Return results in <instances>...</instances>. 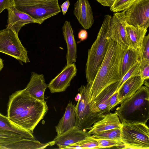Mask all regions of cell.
I'll return each instance as SVG.
<instances>
[{
    "instance_id": "obj_1",
    "label": "cell",
    "mask_w": 149,
    "mask_h": 149,
    "mask_svg": "<svg viewBox=\"0 0 149 149\" xmlns=\"http://www.w3.org/2000/svg\"><path fill=\"white\" fill-rule=\"evenodd\" d=\"M48 110L46 101L35 99L24 88L9 96L7 116L18 126L33 133Z\"/></svg>"
},
{
    "instance_id": "obj_2",
    "label": "cell",
    "mask_w": 149,
    "mask_h": 149,
    "mask_svg": "<svg viewBox=\"0 0 149 149\" xmlns=\"http://www.w3.org/2000/svg\"><path fill=\"white\" fill-rule=\"evenodd\" d=\"M124 50L109 39L105 56L92 84L88 86L90 101L94 100L107 87L121 80L120 64Z\"/></svg>"
},
{
    "instance_id": "obj_3",
    "label": "cell",
    "mask_w": 149,
    "mask_h": 149,
    "mask_svg": "<svg viewBox=\"0 0 149 149\" xmlns=\"http://www.w3.org/2000/svg\"><path fill=\"white\" fill-rule=\"evenodd\" d=\"M115 111L121 123L146 124L149 119V88L142 86Z\"/></svg>"
},
{
    "instance_id": "obj_4",
    "label": "cell",
    "mask_w": 149,
    "mask_h": 149,
    "mask_svg": "<svg viewBox=\"0 0 149 149\" xmlns=\"http://www.w3.org/2000/svg\"><path fill=\"white\" fill-rule=\"evenodd\" d=\"M111 17L109 15L104 16L96 39L88 51L85 72L88 86L92 84L107 52L109 42L108 31Z\"/></svg>"
},
{
    "instance_id": "obj_5",
    "label": "cell",
    "mask_w": 149,
    "mask_h": 149,
    "mask_svg": "<svg viewBox=\"0 0 149 149\" xmlns=\"http://www.w3.org/2000/svg\"><path fill=\"white\" fill-rule=\"evenodd\" d=\"M76 105L75 126L80 130H89L95 122L103 118L104 114L97 108L94 100L89 101L88 85H81L78 89Z\"/></svg>"
},
{
    "instance_id": "obj_6",
    "label": "cell",
    "mask_w": 149,
    "mask_h": 149,
    "mask_svg": "<svg viewBox=\"0 0 149 149\" xmlns=\"http://www.w3.org/2000/svg\"><path fill=\"white\" fill-rule=\"evenodd\" d=\"M15 7L42 23L61 12L58 0H13Z\"/></svg>"
},
{
    "instance_id": "obj_7",
    "label": "cell",
    "mask_w": 149,
    "mask_h": 149,
    "mask_svg": "<svg viewBox=\"0 0 149 149\" xmlns=\"http://www.w3.org/2000/svg\"><path fill=\"white\" fill-rule=\"evenodd\" d=\"M121 124L120 138L125 149H149V129L146 124Z\"/></svg>"
},
{
    "instance_id": "obj_8",
    "label": "cell",
    "mask_w": 149,
    "mask_h": 149,
    "mask_svg": "<svg viewBox=\"0 0 149 149\" xmlns=\"http://www.w3.org/2000/svg\"><path fill=\"white\" fill-rule=\"evenodd\" d=\"M17 34L6 28L0 31V52L13 57L20 62H30L26 49Z\"/></svg>"
},
{
    "instance_id": "obj_9",
    "label": "cell",
    "mask_w": 149,
    "mask_h": 149,
    "mask_svg": "<svg viewBox=\"0 0 149 149\" xmlns=\"http://www.w3.org/2000/svg\"><path fill=\"white\" fill-rule=\"evenodd\" d=\"M127 24L147 29L149 26V0H137L125 10Z\"/></svg>"
},
{
    "instance_id": "obj_10",
    "label": "cell",
    "mask_w": 149,
    "mask_h": 149,
    "mask_svg": "<svg viewBox=\"0 0 149 149\" xmlns=\"http://www.w3.org/2000/svg\"><path fill=\"white\" fill-rule=\"evenodd\" d=\"M127 23L125 10L115 13L111 16L109 24L108 36L125 49L130 47V44L125 26Z\"/></svg>"
},
{
    "instance_id": "obj_11",
    "label": "cell",
    "mask_w": 149,
    "mask_h": 149,
    "mask_svg": "<svg viewBox=\"0 0 149 149\" xmlns=\"http://www.w3.org/2000/svg\"><path fill=\"white\" fill-rule=\"evenodd\" d=\"M77 70L74 63L66 65L55 77L51 80L48 87L52 93L64 91L76 75Z\"/></svg>"
},
{
    "instance_id": "obj_12",
    "label": "cell",
    "mask_w": 149,
    "mask_h": 149,
    "mask_svg": "<svg viewBox=\"0 0 149 149\" xmlns=\"http://www.w3.org/2000/svg\"><path fill=\"white\" fill-rule=\"evenodd\" d=\"M29 139L15 133L0 130V149H29L31 145Z\"/></svg>"
},
{
    "instance_id": "obj_13",
    "label": "cell",
    "mask_w": 149,
    "mask_h": 149,
    "mask_svg": "<svg viewBox=\"0 0 149 149\" xmlns=\"http://www.w3.org/2000/svg\"><path fill=\"white\" fill-rule=\"evenodd\" d=\"M7 10L8 15L6 28L13 30L17 34L21 28L26 24L31 23L41 24L42 23L27 14L18 10L14 6Z\"/></svg>"
},
{
    "instance_id": "obj_14",
    "label": "cell",
    "mask_w": 149,
    "mask_h": 149,
    "mask_svg": "<svg viewBox=\"0 0 149 149\" xmlns=\"http://www.w3.org/2000/svg\"><path fill=\"white\" fill-rule=\"evenodd\" d=\"M91 134L88 132L80 130L75 126L62 134L56 136L54 141L59 148L83 141L90 137Z\"/></svg>"
},
{
    "instance_id": "obj_15",
    "label": "cell",
    "mask_w": 149,
    "mask_h": 149,
    "mask_svg": "<svg viewBox=\"0 0 149 149\" xmlns=\"http://www.w3.org/2000/svg\"><path fill=\"white\" fill-rule=\"evenodd\" d=\"M74 6L73 14L79 23L85 29H90L94 20L92 9L88 0H77Z\"/></svg>"
},
{
    "instance_id": "obj_16",
    "label": "cell",
    "mask_w": 149,
    "mask_h": 149,
    "mask_svg": "<svg viewBox=\"0 0 149 149\" xmlns=\"http://www.w3.org/2000/svg\"><path fill=\"white\" fill-rule=\"evenodd\" d=\"M47 87L43 75L32 72L30 81L25 89L35 99L45 102L44 93Z\"/></svg>"
},
{
    "instance_id": "obj_17",
    "label": "cell",
    "mask_w": 149,
    "mask_h": 149,
    "mask_svg": "<svg viewBox=\"0 0 149 149\" xmlns=\"http://www.w3.org/2000/svg\"><path fill=\"white\" fill-rule=\"evenodd\" d=\"M89 129L88 133L93 134L104 131L121 128L122 124L117 114L109 112L104 118L95 122Z\"/></svg>"
},
{
    "instance_id": "obj_18",
    "label": "cell",
    "mask_w": 149,
    "mask_h": 149,
    "mask_svg": "<svg viewBox=\"0 0 149 149\" xmlns=\"http://www.w3.org/2000/svg\"><path fill=\"white\" fill-rule=\"evenodd\" d=\"M63 34L67 46L66 55L67 65L76 62L77 58V45L72 29L70 22L65 21L62 27Z\"/></svg>"
},
{
    "instance_id": "obj_19",
    "label": "cell",
    "mask_w": 149,
    "mask_h": 149,
    "mask_svg": "<svg viewBox=\"0 0 149 149\" xmlns=\"http://www.w3.org/2000/svg\"><path fill=\"white\" fill-rule=\"evenodd\" d=\"M140 76L131 77L126 81L118 91L119 104L132 97L143 84Z\"/></svg>"
},
{
    "instance_id": "obj_20",
    "label": "cell",
    "mask_w": 149,
    "mask_h": 149,
    "mask_svg": "<svg viewBox=\"0 0 149 149\" xmlns=\"http://www.w3.org/2000/svg\"><path fill=\"white\" fill-rule=\"evenodd\" d=\"M76 105L70 102L65 109L63 117L55 127L57 136L60 135L75 126Z\"/></svg>"
},
{
    "instance_id": "obj_21",
    "label": "cell",
    "mask_w": 149,
    "mask_h": 149,
    "mask_svg": "<svg viewBox=\"0 0 149 149\" xmlns=\"http://www.w3.org/2000/svg\"><path fill=\"white\" fill-rule=\"evenodd\" d=\"M125 29L128 38L130 47L141 52L143 42L147 29L136 27L126 24Z\"/></svg>"
},
{
    "instance_id": "obj_22",
    "label": "cell",
    "mask_w": 149,
    "mask_h": 149,
    "mask_svg": "<svg viewBox=\"0 0 149 149\" xmlns=\"http://www.w3.org/2000/svg\"><path fill=\"white\" fill-rule=\"evenodd\" d=\"M119 81L107 87L94 100L97 108L104 114L110 112L108 109L109 99L112 95L116 91Z\"/></svg>"
},
{
    "instance_id": "obj_23",
    "label": "cell",
    "mask_w": 149,
    "mask_h": 149,
    "mask_svg": "<svg viewBox=\"0 0 149 149\" xmlns=\"http://www.w3.org/2000/svg\"><path fill=\"white\" fill-rule=\"evenodd\" d=\"M141 52L129 48L124 50L121 61L120 74L122 77L138 61H140Z\"/></svg>"
},
{
    "instance_id": "obj_24",
    "label": "cell",
    "mask_w": 149,
    "mask_h": 149,
    "mask_svg": "<svg viewBox=\"0 0 149 149\" xmlns=\"http://www.w3.org/2000/svg\"><path fill=\"white\" fill-rule=\"evenodd\" d=\"M0 130L17 133L25 137L35 139L33 133L18 126L6 116L0 113Z\"/></svg>"
},
{
    "instance_id": "obj_25",
    "label": "cell",
    "mask_w": 149,
    "mask_h": 149,
    "mask_svg": "<svg viewBox=\"0 0 149 149\" xmlns=\"http://www.w3.org/2000/svg\"><path fill=\"white\" fill-rule=\"evenodd\" d=\"M120 128L113 129L95 133L93 134L91 136L95 139L113 140L121 141L120 138Z\"/></svg>"
},
{
    "instance_id": "obj_26",
    "label": "cell",
    "mask_w": 149,
    "mask_h": 149,
    "mask_svg": "<svg viewBox=\"0 0 149 149\" xmlns=\"http://www.w3.org/2000/svg\"><path fill=\"white\" fill-rule=\"evenodd\" d=\"M98 148H100L97 141L92 138L91 136L85 140L73 144L63 148L67 149Z\"/></svg>"
},
{
    "instance_id": "obj_27",
    "label": "cell",
    "mask_w": 149,
    "mask_h": 149,
    "mask_svg": "<svg viewBox=\"0 0 149 149\" xmlns=\"http://www.w3.org/2000/svg\"><path fill=\"white\" fill-rule=\"evenodd\" d=\"M140 62L138 61L122 77L119 81L117 90L118 91L119 88L123 83L129 79L135 76H140Z\"/></svg>"
},
{
    "instance_id": "obj_28",
    "label": "cell",
    "mask_w": 149,
    "mask_h": 149,
    "mask_svg": "<svg viewBox=\"0 0 149 149\" xmlns=\"http://www.w3.org/2000/svg\"><path fill=\"white\" fill-rule=\"evenodd\" d=\"M137 0H114L111 7L110 10L114 13L125 10Z\"/></svg>"
},
{
    "instance_id": "obj_29",
    "label": "cell",
    "mask_w": 149,
    "mask_h": 149,
    "mask_svg": "<svg viewBox=\"0 0 149 149\" xmlns=\"http://www.w3.org/2000/svg\"><path fill=\"white\" fill-rule=\"evenodd\" d=\"M97 141L99 148H110L116 147L125 149V146L121 141L113 140L95 139Z\"/></svg>"
},
{
    "instance_id": "obj_30",
    "label": "cell",
    "mask_w": 149,
    "mask_h": 149,
    "mask_svg": "<svg viewBox=\"0 0 149 149\" xmlns=\"http://www.w3.org/2000/svg\"><path fill=\"white\" fill-rule=\"evenodd\" d=\"M142 59L149 61V34L145 36L143 42L141 51L140 61Z\"/></svg>"
},
{
    "instance_id": "obj_31",
    "label": "cell",
    "mask_w": 149,
    "mask_h": 149,
    "mask_svg": "<svg viewBox=\"0 0 149 149\" xmlns=\"http://www.w3.org/2000/svg\"><path fill=\"white\" fill-rule=\"evenodd\" d=\"M140 62V76L144 81V80L149 78V61L142 59Z\"/></svg>"
},
{
    "instance_id": "obj_32",
    "label": "cell",
    "mask_w": 149,
    "mask_h": 149,
    "mask_svg": "<svg viewBox=\"0 0 149 149\" xmlns=\"http://www.w3.org/2000/svg\"><path fill=\"white\" fill-rule=\"evenodd\" d=\"M118 91H115L111 96L109 101L108 106L109 111L112 109L114 107L119 104Z\"/></svg>"
},
{
    "instance_id": "obj_33",
    "label": "cell",
    "mask_w": 149,
    "mask_h": 149,
    "mask_svg": "<svg viewBox=\"0 0 149 149\" xmlns=\"http://www.w3.org/2000/svg\"><path fill=\"white\" fill-rule=\"evenodd\" d=\"M14 6L13 0H0V14L4 9Z\"/></svg>"
},
{
    "instance_id": "obj_34",
    "label": "cell",
    "mask_w": 149,
    "mask_h": 149,
    "mask_svg": "<svg viewBox=\"0 0 149 149\" xmlns=\"http://www.w3.org/2000/svg\"><path fill=\"white\" fill-rule=\"evenodd\" d=\"M88 34L87 31L85 29H82L78 33V38L80 41H83L87 39Z\"/></svg>"
},
{
    "instance_id": "obj_35",
    "label": "cell",
    "mask_w": 149,
    "mask_h": 149,
    "mask_svg": "<svg viewBox=\"0 0 149 149\" xmlns=\"http://www.w3.org/2000/svg\"><path fill=\"white\" fill-rule=\"evenodd\" d=\"M102 5L110 7L113 4L114 0H96Z\"/></svg>"
},
{
    "instance_id": "obj_36",
    "label": "cell",
    "mask_w": 149,
    "mask_h": 149,
    "mask_svg": "<svg viewBox=\"0 0 149 149\" xmlns=\"http://www.w3.org/2000/svg\"><path fill=\"white\" fill-rule=\"evenodd\" d=\"M70 5V2L69 0H67L60 5L63 15H65L66 14Z\"/></svg>"
},
{
    "instance_id": "obj_37",
    "label": "cell",
    "mask_w": 149,
    "mask_h": 149,
    "mask_svg": "<svg viewBox=\"0 0 149 149\" xmlns=\"http://www.w3.org/2000/svg\"><path fill=\"white\" fill-rule=\"evenodd\" d=\"M3 67V60L0 58V71Z\"/></svg>"
}]
</instances>
